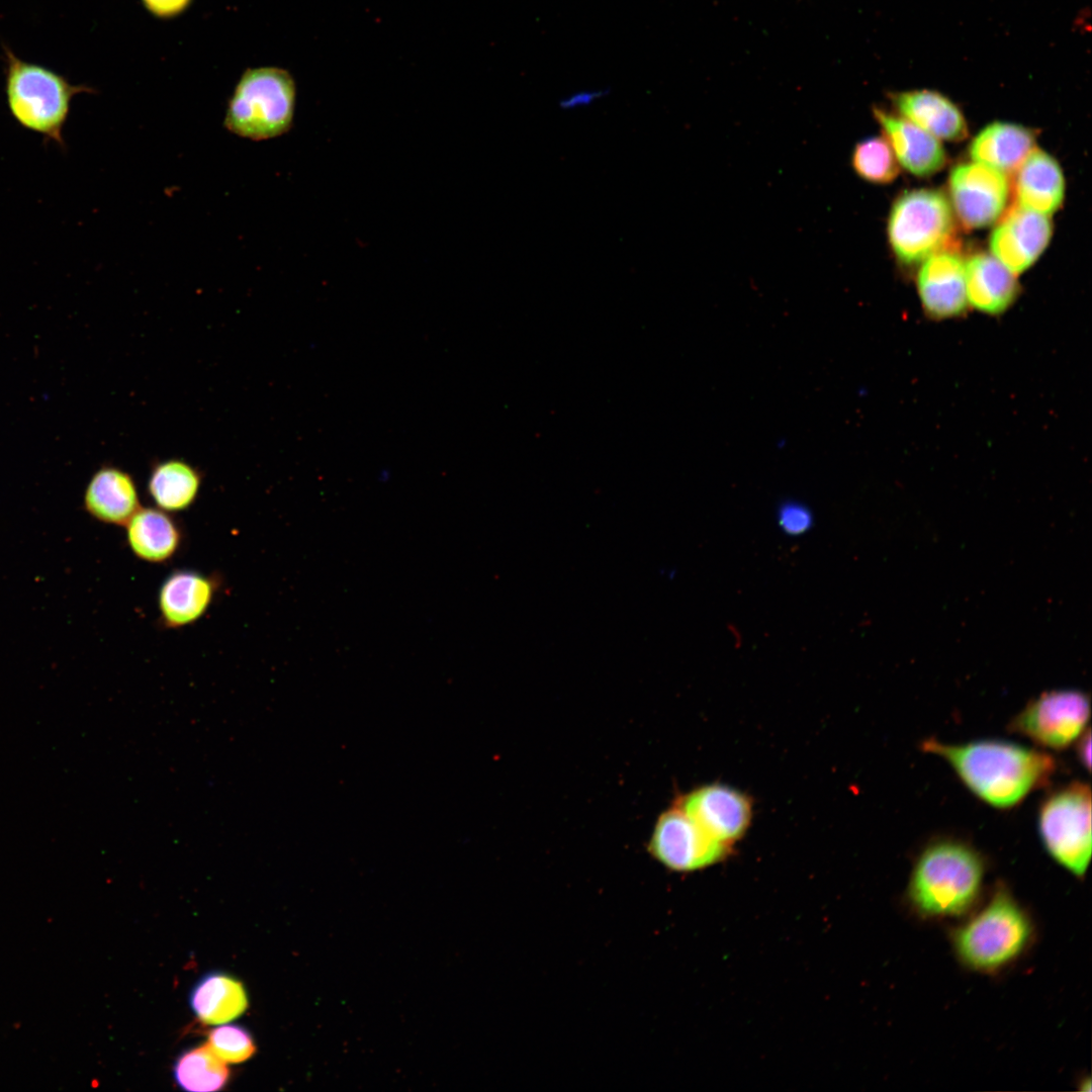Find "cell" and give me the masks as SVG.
<instances>
[{"instance_id":"cell-1","label":"cell","mask_w":1092,"mask_h":1092,"mask_svg":"<svg viewBox=\"0 0 1092 1092\" xmlns=\"http://www.w3.org/2000/svg\"><path fill=\"white\" fill-rule=\"evenodd\" d=\"M921 748L946 761L974 795L998 809L1046 785L1058 767L1048 752L998 739L952 744L928 738Z\"/></svg>"},{"instance_id":"cell-2","label":"cell","mask_w":1092,"mask_h":1092,"mask_svg":"<svg viewBox=\"0 0 1092 1092\" xmlns=\"http://www.w3.org/2000/svg\"><path fill=\"white\" fill-rule=\"evenodd\" d=\"M984 876L985 862L976 848L959 839L939 838L916 857L907 899L921 917H958L976 903Z\"/></svg>"},{"instance_id":"cell-3","label":"cell","mask_w":1092,"mask_h":1092,"mask_svg":"<svg viewBox=\"0 0 1092 1092\" xmlns=\"http://www.w3.org/2000/svg\"><path fill=\"white\" fill-rule=\"evenodd\" d=\"M4 92L9 113L24 129L65 148L64 127L72 101L93 93L85 84H73L65 75L43 65L20 59L2 46Z\"/></svg>"},{"instance_id":"cell-4","label":"cell","mask_w":1092,"mask_h":1092,"mask_svg":"<svg viewBox=\"0 0 1092 1092\" xmlns=\"http://www.w3.org/2000/svg\"><path fill=\"white\" fill-rule=\"evenodd\" d=\"M1032 937L1029 916L1011 892L1000 885L978 913L952 931L951 942L964 966L989 974L1015 962Z\"/></svg>"},{"instance_id":"cell-5","label":"cell","mask_w":1092,"mask_h":1092,"mask_svg":"<svg viewBox=\"0 0 1092 1092\" xmlns=\"http://www.w3.org/2000/svg\"><path fill=\"white\" fill-rule=\"evenodd\" d=\"M295 103L296 85L288 71L249 68L229 100L223 124L232 133L252 141L278 138L291 128Z\"/></svg>"},{"instance_id":"cell-6","label":"cell","mask_w":1092,"mask_h":1092,"mask_svg":"<svg viewBox=\"0 0 1092 1092\" xmlns=\"http://www.w3.org/2000/svg\"><path fill=\"white\" fill-rule=\"evenodd\" d=\"M953 218L948 199L938 190L915 189L901 194L888 220L889 243L896 258L913 265L954 248Z\"/></svg>"},{"instance_id":"cell-7","label":"cell","mask_w":1092,"mask_h":1092,"mask_svg":"<svg viewBox=\"0 0 1092 1092\" xmlns=\"http://www.w3.org/2000/svg\"><path fill=\"white\" fill-rule=\"evenodd\" d=\"M1044 849L1070 874L1082 879L1091 859V789L1069 783L1049 794L1037 815Z\"/></svg>"},{"instance_id":"cell-8","label":"cell","mask_w":1092,"mask_h":1092,"mask_svg":"<svg viewBox=\"0 0 1092 1092\" xmlns=\"http://www.w3.org/2000/svg\"><path fill=\"white\" fill-rule=\"evenodd\" d=\"M1089 697L1077 690H1056L1032 699L1010 721L1008 730L1049 749L1068 747L1087 728Z\"/></svg>"},{"instance_id":"cell-9","label":"cell","mask_w":1092,"mask_h":1092,"mask_svg":"<svg viewBox=\"0 0 1092 1092\" xmlns=\"http://www.w3.org/2000/svg\"><path fill=\"white\" fill-rule=\"evenodd\" d=\"M732 847L710 836L678 804L655 823L648 850L675 872H693L726 858Z\"/></svg>"},{"instance_id":"cell-10","label":"cell","mask_w":1092,"mask_h":1092,"mask_svg":"<svg viewBox=\"0 0 1092 1092\" xmlns=\"http://www.w3.org/2000/svg\"><path fill=\"white\" fill-rule=\"evenodd\" d=\"M948 188L953 209L968 229H982L1002 214L1009 195L1006 174L980 163L956 166Z\"/></svg>"},{"instance_id":"cell-11","label":"cell","mask_w":1092,"mask_h":1092,"mask_svg":"<svg viewBox=\"0 0 1092 1092\" xmlns=\"http://www.w3.org/2000/svg\"><path fill=\"white\" fill-rule=\"evenodd\" d=\"M677 804L710 836L731 847L745 834L752 818L748 796L720 784L695 789Z\"/></svg>"},{"instance_id":"cell-12","label":"cell","mask_w":1092,"mask_h":1092,"mask_svg":"<svg viewBox=\"0 0 1092 1092\" xmlns=\"http://www.w3.org/2000/svg\"><path fill=\"white\" fill-rule=\"evenodd\" d=\"M1048 215L1014 205L990 236L993 256L1013 274L1029 268L1046 248L1052 237Z\"/></svg>"},{"instance_id":"cell-13","label":"cell","mask_w":1092,"mask_h":1092,"mask_svg":"<svg viewBox=\"0 0 1092 1092\" xmlns=\"http://www.w3.org/2000/svg\"><path fill=\"white\" fill-rule=\"evenodd\" d=\"M917 275V289L924 311L933 318L961 315L967 308L965 262L952 249L927 257Z\"/></svg>"},{"instance_id":"cell-14","label":"cell","mask_w":1092,"mask_h":1092,"mask_svg":"<svg viewBox=\"0 0 1092 1092\" xmlns=\"http://www.w3.org/2000/svg\"><path fill=\"white\" fill-rule=\"evenodd\" d=\"M215 575L177 569L162 582L158 593L160 623L167 629L194 624L209 610L219 586Z\"/></svg>"},{"instance_id":"cell-15","label":"cell","mask_w":1092,"mask_h":1092,"mask_svg":"<svg viewBox=\"0 0 1092 1092\" xmlns=\"http://www.w3.org/2000/svg\"><path fill=\"white\" fill-rule=\"evenodd\" d=\"M873 112L898 163L906 170L926 177L943 168L946 156L936 138L901 115L879 107H874Z\"/></svg>"},{"instance_id":"cell-16","label":"cell","mask_w":1092,"mask_h":1092,"mask_svg":"<svg viewBox=\"0 0 1092 1092\" xmlns=\"http://www.w3.org/2000/svg\"><path fill=\"white\" fill-rule=\"evenodd\" d=\"M83 506L95 520L123 527L142 507L134 478L113 465H104L93 473L84 491Z\"/></svg>"},{"instance_id":"cell-17","label":"cell","mask_w":1092,"mask_h":1092,"mask_svg":"<svg viewBox=\"0 0 1092 1092\" xmlns=\"http://www.w3.org/2000/svg\"><path fill=\"white\" fill-rule=\"evenodd\" d=\"M900 115L936 139L958 142L968 134L961 109L943 94L927 89L890 94Z\"/></svg>"},{"instance_id":"cell-18","label":"cell","mask_w":1092,"mask_h":1092,"mask_svg":"<svg viewBox=\"0 0 1092 1092\" xmlns=\"http://www.w3.org/2000/svg\"><path fill=\"white\" fill-rule=\"evenodd\" d=\"M965 282L968 303L991 315L1004 312L1019 291L1015 274L985 253L976 254L965 263Z\"/></svg>"},{"instance_id":"cell-19","label":"cell","mask_w":1092,"mask_h":1092,"mask_svg":"<svg viewBox=\"0 0 1092 1092\" xmlns=\"http://www.w3.org/2000/svg\"><path fill=\"white\" fill-rule=\"evenodd\" d=\"M124 527L130 551L149 563L170 561L183 544V531L177 520L157 507H141Z\"/></svg>"},{"instance_id":"cell-20","label":"cell","mask_w":1092,"mask_h":1092,"mask_svg":"<svg viewBox=\"0 0 1092 1092\" xmlns=\"http://www.w3.org/2000/svg\"><path fill=\"white\" fill-rule=\"evenodd\" d=\"M1016 171L1017 205L1048 216L1061 206L1065 180L1061 167L1052 156L1033 148Z\"/></svg>"},{"instance_id":"cell-21","label":"cell","mask_w":1092,"mask_h":1092,"mask_svg":"<svg viewBox=\"0 0 1092 1092\" xmlns=\"http://www.w3.org/2000/svg\"><path fill=\"white\" fill-rule=\"evenodd\" d=\"M188 1002L197 1019L212 1025L233 1021L249 1005L244 984L221 971L204 974L192 987Z\"/></svg>"},{"instance_id":"cell-22","label":"cell","mask_w":1092,"mask_h":1092,"mask_svg":"<svg viewBox=\"0 0 1092 1092\" xmlns=\"http://www.w3.org/2000/svg\"><path fill=\"white\" fill-rule=\"evenodd\" d=\"M1034 132L1010 122H992L972 141L970 157L1004 174L1015 172L1034 148Z\"/></svg>"},{"instance_id":"cell-23","label":"cell","mask_w":1092,"mask_h":1092,"mask_svg":"<svg viewBox=\"0 0 1092 1092\" xmlns=\"http://www.w3.org/2000/svg\"><path fill=\"white\" fill-rule=\"evenodd\" d=\"M201 485L199 469L185 460L171 458L153 465L147 491L155 507L174 514L193 506Z\"/></svg>"},{"instance_id":"cell-24","label":"cell","mask_w":1092,"mask_h":1092,"mask_svg":"<svg viewBox=\"0 0 1092 1092\" xmlns=\"http://www.w3.org/2000/svg\"><path fill=\"white\" fill-rule=\"evenodd\" d=\"M230 1076L228 1063L219 1059L207 1043L184 1051L173 1065L175 1083L188 1092L221 1090Z\"/></svg>"},{"instance_id":"cell-25","label":"cell","mask_w":1092,"mask_h":1092,"mask_svg":"<svg viewBox=\"0 0 1092 1092\" xmlns=\"http://www.w3.org/2000/svg\"><path fill=\"white\" fill-rule=\"evenodd\" d=\"M851 166L860 178L875 184H888L900 172L897 158L884 136L857 143L851 154Z\"/></svg>"},{"instance_id":"cell-26","label":"cell","mask_w":1092,"mask_h":1092,"mask_svg":"<svg viewBox=\"0 0 1092 1092\" xmlns=\"http://www.w3.org/2000/svg\"><path fill=\"white\" fill-rule=\"evenodd\" d=\"M207 1045L228 1064H239L251 1059L256 1051L252 1033L237 1023H221L213 1027L207 1036Z\"/></svg>"},{"instance_id":"cell-27","label":"cell","mask_w":1092,"mask_h":1092,"mask_svg":"<svg viewBox=\"0 0 1092 1092\" xmlns=\"http://www.w3.org/2000/svg\"><path fill=\"white\" fill-rule=\"evenodd\" d=\"M812 514L809 509L798 502L783 503L778 512L781 528L786 534L801 535L812 526Z\"/></svg>"},{"instance_id":"cell-28","label":"cell","mask_w":1092,"mask_h":1092,"mask_svg":"<svg viewBox=\"0 0 1092 1092\" xmlns=\"http://www.w3.org/2000/svg\"><path fill=\"white\" fill-rule=\"evenodd\" d=\"M609 95L607 88H583L573 90L563 95L558 100V106L563 111H577L586 109L600 102Z\"/></svg>"},{"instance_id":"cell-29","label":"cell","mask_w":1092,"mask_h":1092,"mask_svg":"<svg viewBox=\"0 0 1092 1092\" xmlns=\"http://www.w3.org/2000/svg\"><path fill=\"white\" fill-rule=\"evenodd\" d=\"M192 0H142L145 8L159 18H171L184 12Z\"/></svg>"},{"instance_id":"cell-30","label":"cell","mask_w":1092,"mask_h":1092,"mask_svg":"<svg viewBox=\"0 0 1092 1092\" xmlns=\"http://www.w3.org/2000/svg\"><path fill=\"white\" fill-rule=\"evenodd\" d=\"M1077 756L1084 768L1090 770L1091 767V733L1089 727H1087L1082 734L1077 738Z\"/></svg>"}]
</instances>
